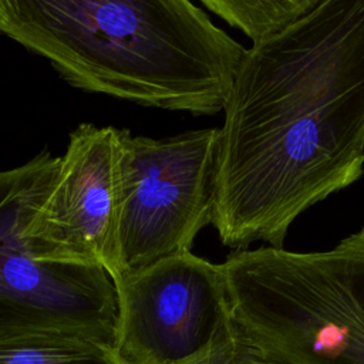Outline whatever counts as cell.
Segmentation results:
<instances>
[{
	"mask_svg": "<svg viewBox=\"0 0 364 364\" xmlns=\"http://www.w3.org/2000/svg\"><path fill=\"white\" fill-rule=\"evenodd\" d=\"M219 141L220 242L282 247L306 209L364 171V0H320L253 44L235 75Z\"/></svg>",
	"mask_w": 364,
	"mask_h": 364,
	"instance_id": "1",
	"label": "cell"
},
{
	"mask_svg": "<svg viewBox=\"0 0 364 364\" xmlns=\"http://www.w3.org/2000/svg\"><path fill=\"white\" fill-rule=\"evenodd\" d=\"M0 33L77 88L193 115L223 111L247 51L188 0H0Z\"/></svg>",
	"mask_w": 364,
	"mask_h": 364,
	"instance_id": "2",
	"label": "cell"
},
{
	"mask_svg": "<svg viewBox=\"0 0 364 364\" xmlns=\"http://www.w3.org/2000/svg\"><path fill=\"white\" fill-rule=\"evenodd\" d=\"M222 267L236 327L270 357L364 364V228L328 250H237Z\"/></svg>",
	"mask_w": 364,
	"mask_h": 364,
	"instance_id": "3",
	"label": "cell"
},
{
	"mask_svg": "<svg viewBox=\"0 0 364 364\" xmlns=\"http://www.w3.org/2000/svg\"><path fill=\"white\" fill-rule=\"evenodd\" d=\"M58 161L44 149L0 171V340L68 333L115 347L118 293L111 276L101 267L37 260L24 239Z\"/></svg>",
	"mask_w": 364,
	"mask_h": 364,
	"instance_id": "4",
	"label": "cell"
},
{
	"mask_svg": "<svg viewBox=\"0 0 364 364\" xmlns=\"http://www.w3.org/2000/svg\"><path fill=\"white\" fill-rule=\"evenodd\" d=\"M117 284L175 255L191 252L213 220L219 172V128L154 139L119 129Z\"/></svg>",
	"mask_w": 364,
	"mask_h": 364,
	"instance_id": "5",
	"label": "cell"
},
{
	"mask_svg": "<svg viewBox=\"0 0 364 364\" xmlns=\"http://www.w3.org/2000/svg\"><path fill=\"white\" fill-rule=\"evenodd\" d=\"M115 287L119 364H195L236 331L222 263L186 252Z\"/></svg>",
	"mask_w": 364,
	"mask_h": 364,
	"instance_id": "6",
	"label": "cell"
},
{
	"mask_svg": "<svg viewBox=\"0 0 364 364\" xmlns=\"http://www.w3.org/2000/svg\"><path fill=\"white\" fill-rule=\"evenodd\" d=\"M119 129L80 124L24 239L37 260L101 267L112 279L119 209Z\"/></svg>",
	"mask_w": 364,
	"mask_h": 364,
	"instance_id": "7",
	"label": "cell"
},
{
	"mask_svg": "<svg viewBox=\"0 0 364 364\" xmlns=\"http://www.w3.org/2000/svg\"><path fill=\"white\" fill-rule=\"evenodd\" d=\"M0 364H119L115 347L68 333L31 334L0 340Z\"/></svg>",
	"mask_w": 364,
	"mask_h": 364,
	"instance_id": "8",
	"label": "cell"
},
{
	"mask_svg": "<svg viewBox=\"0 0 364 364\" xmlns=\"http://www.w3.org/2000/svg\"><path fill=\"white\" fill-rule=\"evenodd\" d=\"M320 0H203L202 4L226 23L242 30L253 44L267 41L301 17Z\"/></svg>",
	"mask_w": 364,
	"mask_h": 364,
	"instance_id": "9",
	"label": "cell"
},
{
	"mask_svg": "<svg viewBox=\"0 0 364 364\" xmlns=\"http://www.w3.org/2000/svg\"><path fill=\"white\" fill-rule=\"evenodd\" d=\"M195 364H283L260 350L236 327L235 334Z\"/></svg>",
	"mask_w": 364,
	"mask_h": 364,
	"instance_id": "10",
	"label": "cell"
}]
</instances>
